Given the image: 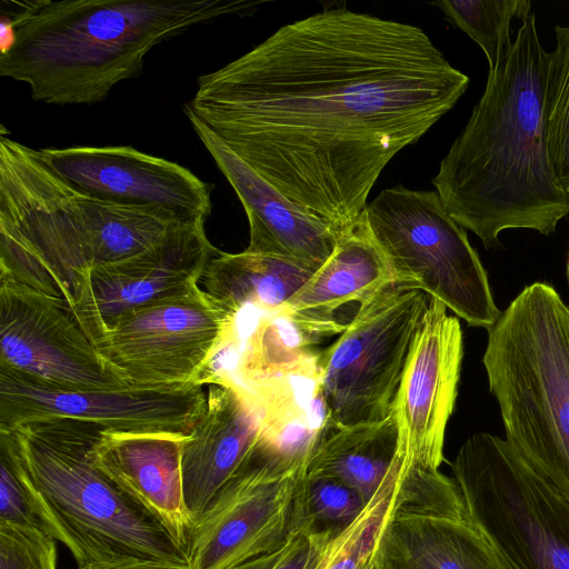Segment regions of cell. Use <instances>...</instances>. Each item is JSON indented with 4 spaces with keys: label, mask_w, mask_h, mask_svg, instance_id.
I'll return each instance as SVG.
<instances>
[{
    "label": "cell",
    "mask_w": 569,
    "mask_h": 569,
    "mask_svg": "<svg viewBox=\"0 0 569 569\" xmlns=\"http://www.w3.org/2000/svg\"><path fill=\"white\" fill-rule=\"evenodd\" d=\"M469 82L419 27L337 8L200 76L183 111L340 234L365 216L389 161Z\"/></svg>",
    "instance_id": "obj_1"
},
{
    "label": "cell",
    "mask_w": 569,
    "mask_h": 569,
    "mask_svg": "<svg viewBox=\"0 0 569 569\" xmlns=\"http://www.w3.org/2000/svg\"><path fill=\"white\" fill-rule=\"evenodd\" d=\"M547 52L532 12L488 73L485 91L432 179L447 212L486 249L499 234L550 236L569 213V194L550 160L545 121Z\"/></svg>",
    "instance_id": "obj_2"
},
{
    "label": "cell",
    "mask_w": 569,
    "mask_h": 569,
    "mask_svg": "<svg viewBox=\"0 0 569 569\" xmlns=\"http://www.w3.org/2000/svg\"><path fill=\"white\" fill-rule=\"evenodd\" d=\"M198 219L204 218L92 198L60 178L40 149L0 138V280L70 309L92 269L136 256Z\"/></svg>",
    "instance_id": "obj_3"
},
{
    "label": "cell",
    "mask_w": 569,
    "mask_h": 569,
    "mask_svg": "<svg viewBox=\"0 0 569 569\" xmlns=\"http://www.w3.org/2000/svg\"><path fill=\"white\" fill-rule=\"evenodd\" d=\"M13 48L0 74L29 86L36 101L94 104L138 76L148 52L192 26L239 14L246 0H11Z\"/></svg>",
    "instance_id": "obj_4"
},
{
    "label": "cell",
    "mask_w": 569,
    "mask_h": 569,
    "mask_svg": "<svg viewBox=\"0 0 569 569\" xmlns=\"http://www.w3.org/2000/svg\"><path fill=\"white\" fill-rule=\"evenodd\" d=\"M104 431L72 418H38L0 427V453L32 498L43 531L62 542L78 567L121 559L188 565L169 531L93 463Z\"/></svg>",
    "instance_id": "obj_5"
},
{
    "label": "cell",
    "mask_w": 569,
    "mask_h": 569,
    "mask_svg": "<svg viewBox=\"0 0 569 569\" xmlns=\"http://www.w3.org/2000/svg\"><path fill=\"white\" fill-rule=\"evenodd\" d=\"M487 331L482 362L506 440L569 499V305L537 281Z\"/></svg>",
    "instance_id": "obj_6"
},
{
    "label": "cell",
    "mask_w": 569,
    "mask_h": 569,
    "mask_svg": "<svg viewBox=\"0 0 569 569\" xmlns=\"http://www.w3.org/2000/svg\"><path fill=\"white\" fill-rule=\"evenodd\" d=\"M451 470L468 518L505 569H569V499L506 439L471 435Z\"/></svg>",
    "instance_id": "obj_7"
},
{
    "label": "cell",
    "mask_w": 569,
    "mask_h": 569,
    "mask_svg": "<svg viewBox=\"0 0 569 569\" xmlns=\"http://www.w3.org/2000/svg\"><path fill=\"white\" fill-rule=\"evenodd\" d=\"M366 221L397 284L423 290L469 326L488 330L498 320L478 252L436 190L385 189L367 206Z\"/></svg>",
    "instance_id": "obj_8"
},
{
    "label": "cell",
    "mask_w": 569,
    "mask_h": 569,
    "mask_svg": "<svg viewBox=\"0 0 569 569\" xmlns=\"http://www.w3.org/2000/svg\"><path fill=\"white\" fill-rule=\"evenodd\" d=\"M311 451L260 439L240 469L194 519L189 569H234L280 549L305 516L301 485Z\"/></svg>",
    "instance_id": "obj_9"
},
{
    "label": "cell",
    "mask_w": 569,
    "mask_h": 569,
    "mask_svg": "<svg viewBox=\"0 0 569 569\" xmlns=\"http://www.w3.org/2000/svg\"><path fill=\"white\" fill-rule=\"evenodd\" d=\"M429 300L421 289L393 284L365 306L320 352L322 391L335 426L377 422L391 415Z\"/></svg>",
    "instance_id": "obj_10"
},
{
    "label": "cell",
    "mask_w": 569,
    "mask_h": 569,
    "mask_svg": "<svg viewBox=\"0 0 569 569\" xmlns=\"http://www.w3.org/2000/svg\"><path fill=\"white\" fill-rule=\"evenodd\" d=\"M234 326L236 318L197 287L131 312L93 346L128 387L199 385Z\"/></svg>",
    "instance_id": "obj_11"
},
{
    "label": "cell",
    "mask_w": 569,
    "mask_h": 569,
    "mask_svg": "<svg viewBox=\"0 0 569 569\" xmlns=\"http://www.w3.org/2000/svg\"><path fill=\"white\" fill-rule=\"evenodd\" d=\"M376 569H505L468 518L453 478L439 470L400 469L395 507Z\"/></svg>",
    "instance_id": "obj_12"
},
{
    "label": "cell",
    "mask_w": 569,
    "mask_h": 569,
    "mask_svg": "<svg viewBox=\"0 0 569 569\" xmlns=\"http://www.w3.org/2000/svg\"><path fill=\"white\" fill-rule=\"evenodd\" d=\"M0 368L63 390L128 387L108 370L71 309L0 280Z\"/></svg>",
    "instance_id": "obj_13"
},
{
    "label": "cell",
    "mask_w": 569,
    "mask_h": 569,
    "mask_svg": "<svg viewBox=\"0 0 569 569\" xmlns=\"http://www.w3.org/2000/svg\"><path fill=\"white\" fill-rule=\"evenodd\" d=\"M197 383L159 388L63 390L0 368V427L38 418H72L104 431L188 436L206 407Z\"/></svg>",
    "instance_id": "obj_14"
},
{
    "label": "cell",
    "mask_w": 569,
    "mask_h": 569,
    "mask_svg": "<svg viewBox=\"0 0 569 569\" xmlns=\"http://www.w3.org/2000/svg\"><path fill=\"white\" fill-rule=\"evenodd\" d=\"M462 357L463 337L458 318L449 316L441 301L430 298L391 408L402 468L439 470Z\"/></svg>",
    "instance_id": "obj_15"
},
{
    "label": "cell",
    "mask_w": 569,
    "mask_h": 569,
    "mask_svg": "<svg viewBox=\"0 0 569 569\" xmlns=\"http://www.w3.org/2000/svg\"><path fill=\"white\" fill-rule=\"evenodd\" d=\"M206 220L187 222L147 250L89 272L71 310L92 343L131 312L198 287L219 251L207 238Z\"/></svg>",
    "instance_id": "obj_16"
},
{
    "label": "cell",
    "mask_w": 569,
    "mask_h": 569,
    "mask_svg": "<svg viewBox=\"0 0 569 569\" xmlns=\"http://www.w3.org/2000/svg\"><path fill=\"white\" fill-rule=\"evenodd\" d=\"M52 170L76 190L129 207L162 208L189 218L211 213L212 186L181 164L129 146L40 149Z\"/></svg>",
    "instance_id": "obj_17"
},
{
    "label": "cell",
    "mask_w": 569,
    "mask_h": 569,
    "mask_svg": "<svg viewBox=\"0 0 569 569\" xmlns=\"http://www.w3.org/2000/svg\"><path fill=\"white\" fill-rule=\"evenodd\" d=\"M315 343L281 310L248 325L236 319L199 385L230 387L259 410L299 398L322 386Z\"/></svg>",
    "instance_id": "obj_18"
},
{
    "label": "cell",
    "mask_w": 569,
    "mask_h": 569,
    "mask_svg": "<svg viewBox=\"0 0 569 569\" xmlns=\"http://www.w3.org/2000/svg\"><path fill=\"white\" fill-rule=\"evenodd\" d=\"M187 118L243 206L250 230L246 250L318 270L337 246L332 227L291 202L199 120Z\"/></svg>",
    "instance_id": "obj_19"
},
{
    "label": "cell",
    "mask_w": 569,
    "mask_h": 569,
    "mask_svg": "<svg viewBox=\"0 0 569 569\" xmlns=\"http://www.w3.org/2000/svg\"><path fill=\"white\" fill-rule=\"evenodd\" d=\"M397 284L365 216L338 237L328 260L283 305L281 311L308 337L341 333L385 289Z\"/></svg>",
    "instance_id": "obj_20"
},
{
    "label": "cell",
    "mask_w": 569,
    "mask_h": 569,
    "mask_svg": "<svg viewBox=\"0 0 569 569\" xmlns=\"http://www.w3.org/2000/svg\"><path fill=\"white\" fill-rule=\"evenodd\" d=\"M187 436L102 431L94 466L160 522L188 553L193 525L183 496L181 455Z\"/></svg>",
    "instance_id": "obj_21"
},
{
    "label": "cell",
    "mask_w": 569,
    "mask_h": 569,
    "mask_svg": "<svg viewBox=\"0 0 569 569\" xmlns=\"http://www.w3.org/2000/svg\"><path fill=\"white\" fill-rule=\"evenodd\" d=\"M203 412L183 439L181 472L193 521L240 469L261 436V413L230 387L210 385Z\"/></svg>",
    "instance_id": "obj_22"
},
{
    "label": "cell",
    "mask_w": 569,
    "mask_h": 569,
    "mask_svg": "<svg viewBox=\"0 0 569 569\" xmlns=\"http://www.w3.org/2000/svg\"><path fill=\"white\" fill-rule=\"evenodd\" d=\"M316 271L306 264L247 250L218 251L202 278L207 295L237 319L249 310L259 313L281 310Z\"/></svg>",
    "instance_id": "obj_23"
},
{
    "label": "cell",
    "mask_w": 569,
    "mask_h": 569,
    "mask_svg": "<svg viewBox=\"0 0 569 569\" xmlns=\"http://www.w3.org/2000/svg\"><path fill=\"white\" fill-rule=\"evenodd\" d=\"M400 462L398 427L391 413L377 422L333 425L313 449L306 476L335 478L356 489L367 503Z\"/></svg>",
    "instance_id": "obj_24"
},
{
    "label": "cell",
    "mask_w": 569,
    "mask_h": 569,
    "mask_svg": "<svg viewBox=\"0 0 569 569\" xmlns=\"http://www.w3.org/2000/svg\"><path fill=\"white\" fill-rule=\"evenodd\" d=\"M402 462L393 468L363 510L332 536L313 569H372L392 513Z\"/></svg>",
    "instance_id": "obj_25"
},
{
    "label": "cell",
    "mask_w": 569,
    "mask_h": 569,
    "mask_svg": "<svg viewBox=\"0 0 569 569\" xmlns=\"http://www.w3.org/2000/svg\"><path fill=\"white\" fill-rule=\"evenodd\" d=\"M431 4L482 49L488 73L495 71L512 46V19L523 21L532 13L529 0H438Z\"/></svg>",
    "instance_id": "obj_26"
},
{
    "label": "cell",
    "mask_w": 569,
    "mask_h": 569,
    "mask_svg": "<svg viewBox=\"0 0 569 569\" xmlns=\"http://www.w3.org/2000/svg\"><path fill=\"white\" fill-rule=\"evenodd\" d=\"M545 92L546 138L558 180L569 194V27L556 26Z\"/></svg>",
    "instance_id": "obj_27"
},
{
    "label": "cell",
    "mask_w": 569,
    "mask_h": 569,
    "mask_svg": "<svg viewBox=\"0 0 569 569\" xmlns=\"http://www.w3.org/2000/svg\"><path fill=\"white\" fill-rule=\"evenodd\" d=\"M301 501L305 517L311 519L318 528L345 527L368 503L356 489L323 476H305Z\"/></svg>",
    "instance_id": "obj_28"
},
{
    "label": "cell",
    "mask_w": 569,
    "mask_h": 569,
    "mask_svg": "<svg viewBox=\"0 0 569 569\" xmlns=\"http://www.w3.org/2000/svg\"><path fill=\"white\" fill-rule=\"evenodd\" d=\"M54 541L37 527L0 522V569H57Z\"/></svg>",
    "instance_id": "obj_29"
},
{
    "label": "cell",
    "mask_w": 569,
    "mask_h": 569,
    "mask_svg": "<svg viewBox=\"0 0 569 569\" xmlns=\"http://www.w3.org/2000/svg\"><path fill=\"white\" fill-rule=\"evenodd\" d=\"M0 522L33 526L43 531L30 492L11 461L0 453Z\"/></svg>",
    "instance_id": "obj_30"
},
{
    "label": "cell",
    "mask_w": 569,
    "mask_h": 569,
    "mask_svg": "<svg viewBox=\"0 0 569 569\" xmlns=\"http://www.w3.org/2000/svg\"><path fill=\"white\" fill-rule=\"evenodd\" d=\"M339 528H318L305 517L288 550L272 569H313Z\"/></svg>",
    "instance_id": "obj_31"
},
{
    "label": "cell",
    "mask_w": 569,
    "mask_h": 569,
    "mask_svg": "<svg viewBox=\"0 0 569 569\" xmlns=\"http://www.w3.org/2000/svg\"><path fill=\"white\" fill-rule=\"evenodd\" d=\"M78 569H189L188 565H178L150 559H121L88 563Z\"/></svg>",
    "instance_id": "obj_32"
},
{
    "label": "cell",
    "mask_w": 569,
    "mask_h": 569,
    "mask_svg": "<svg viewBox=\"0 0 569 569\" xmlns=\"http://www.w3.org/2000/svg\"><path fill=\"white\" fill-rule=\"evenodd\" d=\"M296 533L297 531H295L293 535L289 538V540L277 551L248 561L234 569H272L288 550Z\"/></svg>",
    "instance_id": "obj_33"
},
{
    "label": "cell",
    "mask_w": 569,
    "mask_h": 569,
    "mask_svg": "<svg viewBox=\"0 0 569 569\" xmlns=\"http://www.w3.org/2000/svg\"><path fill=\"white\" fill-rule=\"evenodd\" d=\"M16 28L9 13L3 11L0 17V54L9 52L16 43Z\"/></svg>",
    "instance_id": "obj_34"
},
{
    "label": "cell",
    "mask_w": 569,
    "mask_h": 569,
    "mask_svg": "<svg viewBox=\"0 0 569 569\" xmlns=\"http://www.w3.org/2000/svg\"><path fill=\"white\" fill-rule=\"evenodd\" d=\"M566 277H567L568 284H569V247H568L567 260H566Z\"/></svg>",
    "instance_id": "obj_35"
},
{
    "label": "cell",
    "mask_w": 569,
    "mask_h": 569,
    "mask_svg": "<svg viewBox=\"0 0 569 569\" xmlns=\"http://www.w3.org/2000/svg\"><path fill=\"white\" fill-rule=\"evenodd\" d=\"M372 569H376V567H373Z\"/></svg>",
    "instance_id": "obj_36"
}]
</instances>
